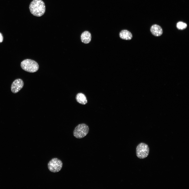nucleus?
Wrapping results in <instances>:
<instances>
[{"label":"nucleus","mask_w":189,"mask_h":189,"mask_svg":"<svg viewBox=\"0 0 189 189\" xmlns=\"http://www.w3.org/2000/svg\"><path fill=\"white\" fill-rule=\"evenodd\" d=\"M29 9L33 15L39 17L44 13L45 7L44 2L42 0H33L30 4Z\"/></svg>","instance_id":"f257e3e1"},{"label":"nucleus","mask_w":189,"mask_h":189,"mask_svg":"<svg viewBox=\"0 0 189 189\" xmlns=\"http://www.w3.org/2000/svg\"><path fill=\"white\" fill-rule=\"evenodd\" d=\"M21 66L24 70L31 73L37 71L39 69V66L35 61L30 59H26L21 63Z\"/></svg>","instance_id":"f03ea898"},{"label":"nucleus","mask_w":189,"mask_h":189,"mask_svg":"<svg viewBox=\"0 0 189 189\" xmlns=\"http://www.w3.org/2000/svg\"><path fill=\"white\" fill-rule=\"evenodd\" d=\"M89 130V127L87 124H80L75 128L73 132V135L77 138L81 139L87 135Z\"/></svg>","instance_id":"7ed1b4c3"},{"label":"nucleus","mask_w":189,"mask_h":189,"mask_svg":"<svg viewBox=\"0 0 189 189\" xmlns=\"http://www.w3.org/2000/svg\"><path fill=\"white\" fill-rule=\"evenodd\" d=\"M149 151V147L147 144L144 143H140L136 147V156L139 159H144L148 156Z\"/></svg>","instance_id":"20e7f679"},{"label":"nucleus","mask_w":189,"mask_h":189,"mask_svg":"<svg viewBox=\"0 0 189 189\" xmlns=\"http://www.w3.org/2000/svg\"><path fill=\"white\" fill-rule=\"evenodd\" d=\"M62 165V163L60 160L55 158L49 161L48 164V167L50 171L55 173L58 172L61 170Z\"/></svg>","instance_id":"39448f33"},{"label":"nucleus","mask_w":189,"mask_h":189,"mask_svg":"<svg viewBox=\"0 0 189 189\" xmlns=\"http://www.w3.org/2000/svg\"><path fill=\"white\" fill-rule=\"evenodd\" d=\"M23 86L24 82L22 79L19 78L16 79L12 84L11 91L13 93H17L22 89Z\"/></svg>","instance_id":"423d86ee"},{"label":"nucleus","mask_w":189,"mask_h":189,"mask_svg":"<svg viewBox=\"0 0 189 189\" xmlns=\"http://www.w3.org/2000/svg\"><path fill=\"white\" fill-rule=\"evenodd\" d=\"M150 30L152 34L155 36H160L163 33V30L162 28L157 24L153 25L150 28Z\"/></svg>","instance_id":"0eeeda50"},{"label":"nucleus","mask_w":189,"mask_h":189,"mask_svg":"<svg viewBox=\"0 0 189 189\" xmlns=\"http://www.w3.org/2000/svg\"><path fill=\"white\" fill-rule=\"evenodd\" d=\"M81 39L82 43L86 44H88L91 40V34L87 31L84 32L81 35Z\"/></svg>","instance_id":"6e6552de"},{"label":"nucleus","mask_w":189,"mask_h":189,"mask_svg":"<svg viewBox=\"0 0 189 189\" xmlns=\"http://www.w3.org/2000/svg\"><path fill=\"white\" fill-rule=\"evenodd\" d=\"M119 36L121 39L127 40H130L133 37L131 33L127 30H121L119 33Z\"/></svg>","instance_id":"1a4fd4ad"},{"label":"nucleus","mask_w":189,"mask_h":189,"mask_svg":"<svg viewBox=\"0 0 189 189\" xmlns=\"http://www.w3.org/2000/svg\"><path fill=\"white\" fill-rule=\"evenodd\" d=\"M76 99L78 103L82 105L85 104L87 102L86 96L81 93H78L76 94Z\"/></svg>","instance_id":"9d476101"},{"label":"nucleus","mask_w":189,"mask_h":189,"mask_svg":"<svg viewBox=\"0 0 189 189\" xmlns=\"http://www.w3.org/2000/svg\"><path fill=\"white\" fill-rule=\"evenodd\" d=\"M187 24L183 22L179 21L176 24L177 28L179 30H183L186 28Z\"/></svg>","instance_id":"9b49d317"},{"label":"nucleus","mask_w":189,"mask_h":189,"mask_svg":"<svg viewBox=\"0 0 189 189\" xmlns=\"http://www.w3.org/2000/svg\"><path fill=\"white\" fill-rule=\"evenodd\" d=\"M3 36L2 34L0 33V43H1L3 41Z\"/></svg>","instance_id":"f8f14e48"}]
</instances>
